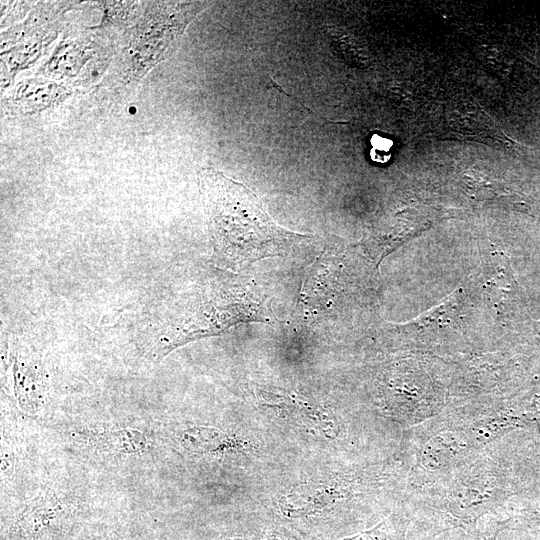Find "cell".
<instances>
[{
    "label": "cell",
    "mask_w": 540,
    "mask_h": 540,
    "mask_svg": "<svg viewBox=\"0 0 540 540\" xmlns=\"http://www.w3.org/2000/svg\"><path fill=\"white\" fill-rule=\"evenodd\" d=\"M451 471L437 506L445 515L444 530L475 527L504 499L496 462L486 455L469 457Z\"/></svg>",
    "instance_id": "2"
},
{
    "label": "cell",
    "mask_w": 540,
    "mask_h": 540,
    "mask_svg": "<svg viewBox=\"0 0 540 540\" xmlns=\"http://www.w3.org/2000/svg\"><path fill=\"white\" fill-rule=\"evenodd\" d=\"M404 525L396 519H385L374 527L338 540H405Z\"/></svg>",
    "instance_id": "9"
},
{
    "label": "cell",
    "mask_w": 540,
    "mask_h": 540,
    "mask_svg": "<svg viewBox=\"0 0 540 540\" xmlns=\"http://www.w3.org/2000/svg\"><path fill=\"white\" fill-rule=\"evenodd\" d=\"M211 540H296V538L282 531H271L267 537L245 535H222Z\"/></svg>",
    "instance_id": "11"
},
{
    "label": "cell",
    "mask_w": 540,
    "mask_h": 540,
    "mask_svg": "<svg viewBox=\"0 0 540 540\" xmlns=\"http://www.w3.org/2000/svg\"><path fill=\"white\" fill-rule=\"evenodd\" d=\"M2 540V539H1Z\"/></svg>",
    "instance_id": "13"
},
{
    "label": "cell",
    "mask_w": 540,
    "mask_h": 540,
    "mask_svg": "<svg viewBox=\"0 0 540 540\" xmlns=\"http://www.w3.org/2000/svg\"><path fill=\"white\" fill-rule=\"evenodd\" d=\"M14 392L19 406L30 414H35L42 406L43 391L37 373L29 366L15 361Z\"/></svg>",
    "instance_id": "8"
},
{
    "label": "cell",
    "mask_w": 540,
    "mask_h": 540,
    "mask_svg": "<svg viewBox=\"0 0 540 540\" xmlns=\"http://www.w3.org/2000/svg\"><path fill=\"white\" fill-rule=\"evenodd\" d=\"M506 526V522L493 521L485 528L478 525L471 528H453L442 531L434 540H496L498 534Z\"/></svg>",
    "instance_id": "10"
},
{
    "label": "cell",
    "mask_w": 540,
    "mask_h": 540,
    "mask_svg": "<svg viewBox=\"0 0 540 540\" xmlns=\"http://www.w3.org/2000/svg\"><path fill=\"white\" fill-rule=\"evenodd\" d=\"M267 406L276 409L286 419L326 438L334 439L343 431L337 416L310 401L269 393L264 396Z\"/></svg>",
    "instance_id": "5"
},
{
    "label": "cell",
    "mask_w": 540,
    "mask_h": 540,
    "mask_svg": "<svg viewBox=\"0 0 540 540\" xmlns=\"http://www.w3.org/2000/svg\"><path fill=\"white\" fill-rule=\"evenodd\" d=\"M180 444L188 452L198 455L221 454L243 447L241 440L216 427L190 426L180 433Z\"/></svg>",
    "instance_id": "6"
},
{
    "label": "cell",
    "mask_w": 540,
    "mask_h": 540,
    "mask_svg": "<svg viewBox=\"0 0 540 540\" xmlns=\"http://www.w3.org/2000/svg\"><path fill=\"white\" fill-rule=\"evenodd\" d=\"M477 447L463 426L440 429L421 444L417 464L425 472L451 471L474 455Z\"/></svg>",
    "instance_id": "4"
},
{
    "label": "cell",
    "mask_w": 540,
    "mask_h": 540,
    "mask_svg": "<svg viewBox=\"0 0 540 540\" xmlns=\"http://www.w3.org/2000/svg\"><path fill=\"white\" fill-rule=\"evenodd\" d=\"M200 183L214 251L226 265L277 256L302 237L279 226L246 186L212 169Z\"/></svg>",
    "instance_id": "1"
},
{
    "label": "cell",
    "mask_w": 540,
    "mask_h": 540,
    "mask_svg": "<svg viewBox=\"0 0 540 540\" xmlns=\"http://www.w3.org/2000/svg\"><path fill=\"white\" fill-rule=\"evenodd\" d=\"M77 522L74 505L57 496L29 500L11 518L3 540H68Z\"/></svg>",
    "instance_id": "3"
},
{
    "label": "cell",
    "mask_w": 540,
    "mask_h": 540,
    "mask_svg": "<svg viewBox=\"0 0 540 540\" xmlns=\"http://www.w3.org/2000/svg\"><path fill=\"white\" fill-rule=\"evenodd\" d=\"M535 327L537 328L538 332L540 333V321L535 322Z\"/></svg>",
    "instance_id": "12"
},
{
    "label": "cell",
    "mask_w": 540,
    "mask_h": 540,
    "mask_svg": "<svg viewBox=\"0 0 540 540\" xmlns=\"http://www.w3.org/2000/svg\"><path fill=\"white\" fill-rule=\"evenodd\" d=\"M94 443L105 452L133 455L147 449L148 438L136 428L124 427L96 433Z\"/></svg>",
    "instance_id": "7"
}]
</instances>
